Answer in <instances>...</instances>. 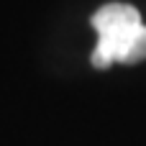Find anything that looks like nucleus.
<instances>
[{
  "mask_svg": "<svg viewBox=\"0 0 146 146\" xmlns=\"http://www.w3.org/2000/svg\"><path fill=\"white\" fill-rule=\"evenodd\" d=\"M98 31V46L90 56L95 69L110 64H139L146 59V26L141 13L128 3H108L90 18Z\"/></svg>",
  "mask_w": 146,
  "mask_h": 146,
  "instance_id": "nucleus-1",
  "label": "nucleus"
}]
</instances>
